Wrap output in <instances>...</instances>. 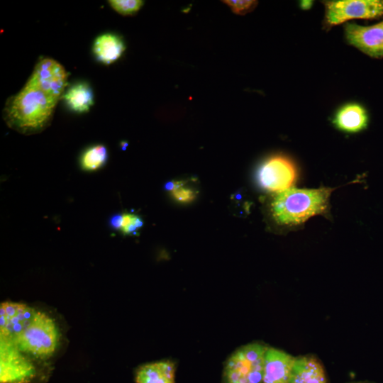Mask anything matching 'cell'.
I'll use <instances>...</instances> for the list:
<instances>
[{"instance_id":"16","label":"cell","mask_w":383,"mask_h":383,"mask_svg":"<svg viewBox=\"0 0 383 383\" xmlns=\"http://www.w3.org/2000/svg\"><path fill=\"white\" fill-rule=\"evenodd\" d=\"M62 99L73 112H88L94 103V96L90 84L84 81L76 82L65 90Z\"/></svg>"},{"instance_id":"8","label":"cell","mask_w":383,"mask_h":383,"mask_svg":"<svg viewBox=\"0 0 383 383\" xmlns=\"http://www.w3.org/2000/svg\"><path fill=\"white\" fill-rule=\"evenodd\" d=\"M257 177L262 187L279 193L292 187L296 180L297 170L289 158L283 155H274L262 163Z\"/></svg>"},{"instance_id":"12","label":"cell","mask_w":383,"mask_h":383,"mask_svg":"<svg viewBox=\"0 0 383 383\" xmlns=\"http://www.w3.org/2000/svg\"><path fill=\"white\" fill-rule=\"evenodd\" d=\"M333 123L340 131L347 133H357L367 127L368 115L362 105L357 103H349L337 110Z\"/></svg>"},{"instance_id":"7","label":"cell","mask_w":383,"mask_h":383,"mask_svg":"<svg viewBox=\"0 0 383 383\" xmlns=\"http://www.w3.org/2000/svg\"><path fill=\"white\" fill-rule=\"evenodd\" d=\"M0 340V382H30L37 374L34 364L13 341Z\"/></svg>"},{"instance_id":"14","label":"cell","mask_w":383,"mask_h":383,"mask_svg":"<svg viewBox=\"0 0 383 383\" xmlns=\"http://www.w3.org/2000/svg\"><path fill=\"white\" fill-rule=\"evenodd\" d=\"M125 50L123 38L113 33L99 35L95 38L92 46L95 57L104 65H110L118 60Z\"/></svg>"},{"instance_id":"18","label":"cell","mask_w":383,"mask_h":383,"mask_svg":"<svg viewBox=\"0 0 383 383\" xmlns=\"http://www.w3.org/2000/svg\"><path fill=\"white\" fill-rule=\"evenodd\" d=\"M111 7L122 16H134L142 8L144 1L141 0H110Z\"/></svg>"},{"instance_id":"1","label":"cell","mask_w":383,"mask_h":383,"mask_svg":"<svg viewBox=\"0 0 383 383\" xmlns=\"http://www.w3.org/2000/svg\"><path fill=\"white\" fill-rule=\"evenodd\" d=\"M57 104L26 83L17 94L6 100L3 118L9 128L21 134L39 133L51 123Z\"/></svg>"},{"instance_id":"17","label":"cell","mask_w":383,"mask_h":383,"mask_svg":"<svg viewBox=\"0 0 383 383\" xmlns=\"http://www.w3.org/2000/svg\"><path fill=\"white\" fill-rule=\"evenodd\" d=\"M108 159V152L104 145L98 144L87 148L80 157L83 170L95 171L102 167Z\"/></svg>"},{"instance_id":"15","label":"cell","mask_w":383,"mask_h":383,"mask_svg":"<svg viewBox=\"0 0 383 383\" xmlns=\"http://www.w3.org/2000/svg\"><path fill=\"white\" fill-rule=\"evenodd\" d=\"M289 383H326L323 366L311 356L296 357Z\"/></svg>"},{"instance_id":"20","label":"cell","mask_w":383,"mask_h":383,"mask_svg":"<svg viewBox=\"0 0 383 383\" xmlns=\"http://www.w3.org/2000/svg\"><path fill=\"white\" fill-rule=\"evenodd\" d=\"M228 5L232 11L238 15H245L252 11L257 5V1H223Z\"/></svg>"},{"instance_id":"10","label":"cell","mask_w":383,"mask_h":383,"mask_svg":"<svg viewBox=\"0 0 383 383\" xmlns=\"http://www.w3.org/2000/svg\"><path fill=\"white\" fill-rule=\"evenodd\" d=\"M35 311L22 303L2 302L0 305V339L14 341L28 326Z\"/></svg>"},{"instance_id":"3","label":"cell","mask_w":383,"mask_h":383,"mask_svg":"<svg viewBox=\"0 0 383 383\" xmlns=\"http://www.w3.org/2000/svg\"><path fill=\"white\" fill-rule=\"evenodd\" d=\"M13 342L25 354L45 360L55 352L59 343V331L50 316L35 311L28 326Z\"/></svg>"},{"instance_id":"5","label":"cell","mask_w":383,"mask_h":383,"mask_svg":"<svg viewBox=\"0 0 383 383\" xmlns=\"http://www.w3.org/2000/svg\"><path fill=\"white\" fill-rule=\"evenodd\" d=\"M327 27L353 19H372L383 16V0H335L324 2Z\"/></svg>"},{"instance_id":"13","label":"cell","mask_w":383,"mask_h":383,"mask_svg":"<svg viewBox=\"0 0 383 383\" xmlns=\"http://www.w3.org/2000/svg\"><path fill=\"white\" fill-rule=\"evenodd\" d=\"M176 366L165 360L140 365L135 372V383H174Z\"/></svg>"},{"instance_id":"2","label":"cell","mask_w":383,"mask_h":383,"mask_svg":"<svg viewBox=\"0 0 383 383\" xmlns=\"http://www.w3.org/2000/svg\"><path fill=\"white\" fill-rule=\"evenodd\" d=\"M335 189L289 188L273 199L271 209L274 218L282 225L296 226L309 218L327 212L329 197Z\"/></svg>"},{"instance_id":"24","label":"cell","mask_w":383,"mask_h":383,"mask_svg":"<svg viewBox=\"0 0 383 383\" xmlns=\"http://www.w3.org/2000/svg\"><path fill=\"white\" fill-rule=\"evenodd\" d=\"M313 1H300V6L302 9L307 10L311 9L312 6Z\"/></svg>"},{"instance_id":"4","label":"cell","mask_w":383,"mask_h":383,"mask_svg":"<svg viewBox=\"0 0 383 383\" xmlns=\"http://www.w3.org/2000/svg\"><path fill=\"white\" fill-rule=\"evenodd\" d=\"M267 348L252 343L233 352L225 363L223 383H262Z\"/></svg>"},{"instance_id":"22","label":"cell","mask_w":383,"mask_h":383,"mask_svg":"<svg viewBox=\"0 0 383 383\" xmlns=\"http://www.w3.org/2000/svg\"><path fill=\"white\" fill-rule=\"evenodd\" d=\"M110 226L115 230H121L122 223V213L115 214L110 218Z\"/></svg>"},{"instance_id":"9","label":"cell","mask_w":383,"mask_h":383,"mask_svg":"<svg viewBox=\"0 0 383 383\" xmlns=\"http://www.w3.org/2000/svg\"><path fill=\"white\" fill-rule=\"evenodd\" d=\"M344 29L349 44L372 57H383V21L367 26L347 23Z\"/></svg>"},{"instance_id":"21","label":"cell","mask_w":383,"mask_h":383,"mask_svg":"<svg viewBox=\"0 0 383 383\" xmlns=\"http://www.w3.org/2000/svg\"><path fill=\"white\" fill-rule=\"evenodd\" d=\"M172 196L177 201L190 202L195 198L196 194L192 189L182 187L172 192Z\"/></svg>"},{"instance_id":"11","label":"cell","mask_w":383,"mask_h":383,"mask_svg":"<svg viewBox=\"0 0 383 383\" xmlns=\"http://www.w3.org/2000/svg\"><path fill=\"white\" fill-rule=\"evenodd\" d=\"M296 357L281 350L267 347L262 383H289Z\"/></svg>"},{"instance_id":"19","label":"cell","mask_w":383,"mask_h":383,"mask_svg":"<svg viewBox=\"0 0 383 383\" xmlns=\"http://www.w3.org/2000/svg\"><path fill=\"white\" fill-rule=\"evenodd\" d=\"M143 225L142 218L133 213H122L121 230L124 235L134 234Z\"/></svg>"},{"instance_id":"23","label":"cell","mask_w":383,"mask_h":383,"mask_svg":"<svg viewBox=\"0 0 383 383\" xmlns=\"http://www.w3.org/2000/svg\"><path fill=\"white\" fill-rule=\"evenodd\" d=\"M183 185H184V182H182V181L170 182H167L165 184V189L167 190L173 192V191L183 187Z\"/></svg>"},{"instance_id":"6","label":"cell","mask_w":383,"mask_h":383,"mask_svg":"<svg viewBox=\"0 0 383 383\" xmlns=\"http://www.w3.org/2000/svg\"><path fill=\"white\" fill-rule=\"evenodd\" d=\"M26 83L58 102L68 86V73L55 60L40 57Z\"/></svg>"}]
</instances>
